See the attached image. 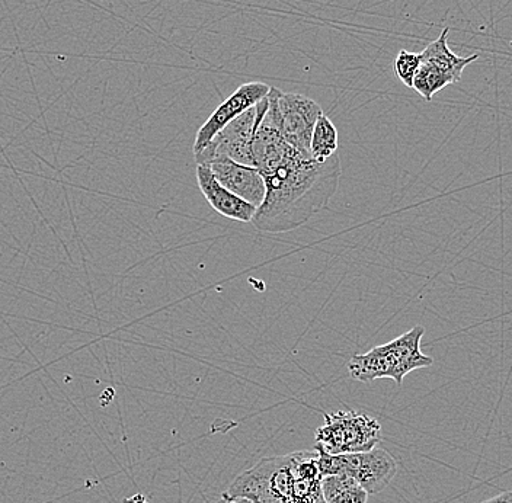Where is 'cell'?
<instances>
[{
	"instance_id": "obj_1",
	"label": "cell",
	"mask_w": 512,
	"mask_h": 503,
	"mask_svg": "<svg viewBox=\"0 0 512 503\" xmlns=\"http://www.w3.org/2000/svg\"><path fill=\"white\" fill-rule=\"evenodd\" d=\"M262 176L267 192L251 223L265 233L291 232L332 200L341 179V158L335 153L318 163L299 153Z\"/></svg>"
},
{
	"instance_id": "obj_2",
	"label": "cell",
	"mask_w": 512,
	"mask_h": 503,
	"mask_svg": "<svg viewBox=\"0 0 512 503\" xmlns=\"http://www.w3.org/2000/svg\"><path fill=\"white\" fill-rule=\"evenodd\" d=\"M226 496H245L255 503H326L316 451L262 458L239 476Z\"/></svg>"
},
{
	"instance_id": "obj_3",
	"label": "cell",
	"mask_w": 512,
	"mask_h": 503,
	"mask_svg": "<svg viewBox=\"0 0 512 503\" xmlns=\"http://www.w3.org/2000/svg\"><path fill=\"white\" fill-rule=\"evenodd\" d=\"M424 333V326L418 325L387 344L374 346L366 354L354 355L348 362V373L361 383L392 378L402 386L403 378L409 373L434 364V360L421 351Z\"/></svg>"
},
{
	"instance_id": "obj_4",
	"label": "cell",
	"mask_w": 512,
	"mask_h": 503,
	"mask_svg": "<svg viewBox=\"0 0 512 503\" xmlns=\"http://www.w3.org/2000/svg\"><path fill=\"white\" fill-rule=\"evenodd\" d=\"M318 454L319 472L329 474H347L361 486L368 495L383 492L398 474V461L382 448H373L364 453L334 454L326 453L315 445Z\"/></svg>"
},
{
	"instance_id": "obj_5",
	"label": "cell",
	"mask_w": 512,
	"mask_h": 503,
	"mask_svg": "<svg viewBox=\"0 0 512 503\" xmlns=\"http://www.w3.org/2000/svg\"><path fill=\"white\" fill-rule=\"evenodd\" d=\"M316 445L334 454L364 453L382 441V425L364 413L338 410L326 413L325 424L316 429Z\"/></svg>"
},
{
	"instance_id": "obj_6",
	"label": "cell",
	"mask_w": 512,
	"mask_h": 503,
	"mask_svg": "<svg viewBox=\"0 0 512 503\" xmlns=\"http://www.w3.org/2000/svg\"><path fill=\"white\" fill-rule=\"evenodd\" d=\"M267 105L268 95L267 98L258 102L254 108L243 112L235 121L227 124L207 144L203 152L194 156L197 165L207 166L213 160L224 158L240 163V165L254 166L255 168L252 142H254L256 126H258L264 111L267 110Z\"/></svg>"
},
{
	"instance_id": "obj_7",
	"label": "cell",
	"mask_w": 512,
	"mask_h": 503,
	"mask_svg": "<svg viewBox=\"0 0 512 503\" xmlns=\"http://www.w3.org/2000/svg\"><path fill=\"white\" fill-rule=\"evenodd\" d=\"M278 108L281 115V131L284 140L306 159L310 156V140L316 121L323 114L318 102L300 94L278 95Z\"/></svg>"
},
{
	"instance_id": "obj_8",
	"label": "cell",
	"mask_w": 512,
	"mask_h": 503,
	"mask_svg": "<svg viewBox=\"0 0 512 503\" xmlns=\"http://www.w3.org/2000/svg\"><path fill=\"white\" fill-rule=\"evenodd\" d=\"M271 88L272 86L264 82H249L239 86L226 101L219 105V108L210 115V118L198 130L197 136H195L194 147H192L194 156L203 152L207 144L227 124L235 121L243 112L254 108L262 99L267 98Z\"/></svg>"
},
{
	"instance_id": "obj_9",
	"label": "cell",
	"mask_w": 512,
	"mask_h": 503,
	"mask_svg": "<svg viewBox=\"0 0 512 503\" xmlns=\"http://www.w3.org/2000/svg\"><path fill=\"white\" fill-rule=\"evenodd\" d=\"M207 166L224 188L238 195L246 203L256 208L264 203L265 192H267L264 176L254 166L240 165L224 158L213 160Z\"/></svg>"
},
{
	"instance_id": "obj_10",
	"label": "cell",
	"mask_w": 512,
	"mask_h": 503,
	"mask_svg": "<svg viewBox=\"0 0 512 503\" xmlns=\"http://www.w3.org/2000/svg\"><path fill=\"white\" fill-rule=\"evenodd\" d=\"M197 182L201 194L206 198L207 203L230 220L242 221V223H251L256 213L254 205L246 203L245 200L239 198L238 195L230 192L229 189L223 187L216 176L213 175L208 166L197 165Z\"/></svg>"
},
{
	"instance_id": "obj_11",
	"label": "cell",
	"mask_w": 512,
	"mask_h": 503,
	"mask_svg": "<svg viewBox=\"0 0 512 503\" xmlns=\"http://www.w3.org/2000/svg\"><path fill=\"white\" fill-rule=\"evenodd\" d=\"M448 32H450V28H444L440 37L428 44L425 50L419 54H421V62L432 64V66L441 70L451 80V83H456L462 79L464 69L469 64L478 62L479 54H473L469 57L457 56L448 47Z\"/></svg>"
},
{
	"instance_id": "obj_12",
	"label": "cell",
	"mask_w": 512,
	"mask_h": 503,
	"mask_svg": "<svg viewBox=\"0 0 512 503\" xmlns=\"http://www.w3.org/2000/svg\"><path fill=\"white\" fill-rule=\"evenodd\" d=\"M338 130L331 118L320 115L310 140V156L315 162L323 163L338 153Z\"/></svg>"
},
{
	"instance_id": "obj_13",
	"label": "cell",
	"mask_w": 512,
	"mask_h": 503,
	"mask_svg": "<svg viewBox=\"0 0 512 503\" xmlns=\"http://www.w3.org/2000/svg\"><path fill=\"white\" fill-rule=\"evenodd\" d=\"M448 85H453V83L441 70L430 63L421 62L412 89H415L425 101H431L432 96L443 91Z\"/></svg>"
},
{
	"instance_id": "obj_14",
	"label": "cell",
	"mask_w": 512,
	"mask_h": 503,
	"mask_svg": "<svg viewBox=\"0 0 512 503\" xmlns=\"http://www.w3.org/2000/svg\"><path fill=\"white\" fill-rule=\"evenodd\" d=\"M419 66H421V54L400 50L393 67H395V73L400 82L412 89Z\"/></svg>"
},
{
	"instance_id": "obj_15",
	"label": "cell",
	"mask_w": 512,
	"mask_h": 503,
	"mask_svg": "<svg viewBox=\"0 0 512 503\" xmlns=\"http://www.w3.org/2000/svg\"><path fill=\"white\" fill-rule=\"evenodd\" d=\"M368 493L360 485L351 486V488L336 493L334 498L326 503H367Z\"/></svg>"
},
{
	"instance_id": "obj_16",
	"label": "cell",
	"mask_w": 512,
	"mask_h": 503,
	"mask_svg": "<svg viewBox=\"0 0 512 503\" xmlns=\"http://www.w3.org/2000/svg\"><path fill=\"white\" fill-rule=\"evenodd\" d=\"M480 503H512V492H502L494 498L488 499Z\"/></svg>"
},
{
	"instance_id": "obj_17",
	"label": "cell",
	"mask_w": 512,
	"mask_h": 503,
	"mask_svg": "<svg viewBox=\"0 0 512 503\" xmlns=\"http://www.w3.org/2000/svg\"><path fill=\"white\" fill-rule=\"evenodd\" d=\"M134 499H136V501L139 503H147L146 499H144L142 495H136L134 496Z\"/></svg>"
},
{
	"instance_id": "obj_18",
	"label": "cell",
	"mask_w": 512,
	"mask_h": 503,
	"mask_svg": "<svg viewBox=\"0 0 512 503\" xmlns=\"http://www.w3.org/2000/svg\"><path fill=\"white\" fill-rule=\"evenodd\" d=\"M217 503H220V502H217Z\"/></svg>"
}]
</instances>
